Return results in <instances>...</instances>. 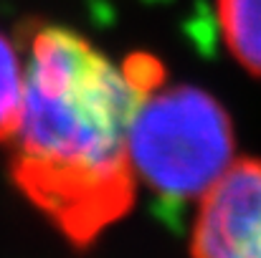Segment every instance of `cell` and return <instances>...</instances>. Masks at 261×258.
<instances>
[{
	"label": "cell",
	"instance_id": "5",
	"mask_svg": "<svg viewBox=\"0 0 261 258\" xmlns=\"http://www.w3.org/2000/svg\"><path fill=\"white\" fill-rule=\"evenodd\" d=\"M25 79L23 46L0 31V142H8L18 119Z\"/></svg>",
	"mask_w": 261,
	"mask_h": 258
},
{
	"label": "cell",
	"instance_id": "3",
	"mask_svg": "<svg viewBox=\"0 0 261 258\" xmlns=\"http://www.w3.org/2000/svg\"><path fill=\"white\" fill-rule=\"evenodd\" d=\"M190 258H261V157H236L195 200Z\"/></svg>",
	"mask_w": 261,
	"mask_h": 258
},
{
	"label": "cell",
	"instance_id": "4",
	"mask_svg": "<svg viewBox=\"0 0 261 258\" xmlns=\"http://www.w3.org/2000/svg\"><path fill=\"white\" fill-rule=\"evenodd\" d=\"M213 15L228 56L261 79V0H213Z\"/></svg>",
	"mask_w": 261,
	"mask_h": 258
},
{
	"label": "cell",
	"instance_id": "1",
	"mask_svg": "<svg viewBox=\"0 0 261 258\" xmlns=\"http://www.w3.org/2000/svg\"><path fill=\"white\" fill-rule=\"evenodd\" d=\"M25 79L13 180L76 246H89L135 203L127 127L145 89L165 79L150 56L112 61L64 25H38L23 43Z\"/></svg>",
	"mask_w": 261,
	"mask_h": 258
},
{
	"label": "cell",
	"instance_id": "2",
	"mask_svg": "<svg viewBox=\"0 0 261 258\" xmlns=\"http://www.w3.org/2000/svg\"><path fill=\"white\" fill-rule=\"evenodd\" d=\"M236 157L231 114L208 89L160 79L142 91L127 127V162L137 187L195 203Z\"/></svg>",
	"mask_w": 261,
	"mask_h": 258
}]
</instances>
